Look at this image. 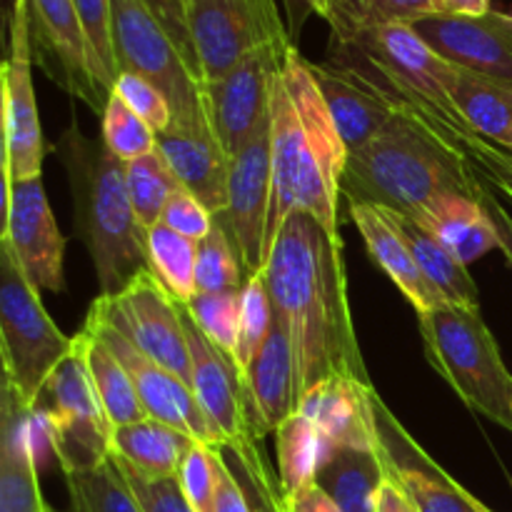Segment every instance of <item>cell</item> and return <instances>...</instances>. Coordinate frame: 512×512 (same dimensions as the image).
<instances>
[{"label":"cell","mask_w":512,"mask_h":512,"mask_svg":"<svg viewBox=\"0 0 512 512\" xmlns=\"http://www.w3.org/2000/svg\"><path fill=\"white\" fill-rule=\"evenodd\" d=\"M260 278L275 320L293 345L298 408L308 390L335 375L370 383L348 303L343 238L295 210L280 228Z\"/></svg>","instance_id":"6da1fadb"},{"label":"cell","mask_w":512,"mask_h":512,"mask_svg":"<svg viewBox=\"0 0 512 512\" xmlns=\"http://www.w3.org/2000/svg\"><path fill=\"white\" fill-rule=\"evenodd\" d=\"M273 190L265 228V260L280 228L295 210L310 213L340 238V183L348 145L315 83L310 60L290 45L270 98Z\"/></svg>","instance_id":"7a4b0ae2"},{"label":"cell","mask_w":512,"mask_h":512,"mask_svg":"<svg viewBox=\"0 0 512 512\" xmlns=\"http://www.w3.org/2000/svg\"><path fill=\"white\" fill-rule=\"evenodd\" d=\"M340 193L348 205H378L410 215L445 193L478 198L480 178L455 140L420 115L405 113L348 153Z\"/></svg>","instance_id":"3957f363"},{"label":"cell","mask_w":512,"mask_h":512,"mask_svg":"<svg viewBox=\"0 0 512 512\" xmlns=\"http://www.w3.org/2000/svg\"><path fill=\"white\" fill-rule=\"evenodd\" d=\"M58 158L73 195L75 238L93 260L100 295H115L148 270L145 230L135 218L125 163L103 143L80 130L75 115L60 133Z\"/></svg>","instance_id":"277c9868"},{"label":"cell","mask_w":512,"mask_h":512,"mask_svg":"<svg viewBox=\"0 0 512 512\" xmlns=\"http://www.w3.org/2000/svg\"><path fill=\"white\" fill-rule=\"evenodd\" d=\"M328 60L353 65L383 83L460 148L473 135L453 100L458 68L440 58L410 23L335 20Z\"/></svg>","instance_id":"5b68a950"},{"label":"cell","mask_w":512,"mask_h":512,"mask_svg":"<svg viewBox=\"0 0 512 512\" xmlns=\"http://www.w3.org/2000/svg\"><path fill=\"white\" fill-rule=\"evenodd\" d=\"M425 355L465 405L512 433V375L480 308L443 303L418 313Z\"/></svg>","instance_id":"8992f818"},{"label":"cell","mask_w":512,"mask_h":512,"mask_svg":"<svg viewBox=\"0 0 512 512\" xmlns=\"http://www.w3.org/2000/svg\"><path fill=\"white\" fill-rule=\"evenodd\" d=\"M68 338L45 310L35 288L15 260L13 250L0 240V353L3 380L33 408L53 370L73 353Z\"/></svg>","instance_id":"52a82bcc"},{"label":"cell","mask_w":512,"mask_h":512,"mask_svg":"<svg viewBox=\"0 0 512 512\" xmlns=\"http://www.w3.org/2000/svg\"><path fill=\"white\" fill-rule=\"evenodd\" d=\"M33 410L63 473L98 468L113 455V425L95 395L83 355L73 353L53 370Z\"/></svg>","instance_id":"ba28073f"},{"label":"cell","mask_w":512,"mask_h":512,"mask_svg":"<svg viewBox=\"0 0 512 512\" xmlns=\"http://www.w3.org/2000/svg\"><path fill=\"white\" fill-rule=\"evenodd\" d=\"M90 310L193 390V358L185 335L183 305L150 270H140L120 293L98 295Z\"/></svg>","instance_id":"9c48e42d"},{"label":"cell","mask_w":512,"mask_h":512,"mask_svg":"<svg viewBox=\"0 0 512 512\" xmlns=\"http://www.w3.org/2000/svg\"><path fill=\"white\" fill-rule=\"evenodd\" d=\"M113 50L118 73H133L153 83L168 98L173 118L205 108L203 83L190 73L178 45L170 40L143 0H110Z\"/></svg>","instance_id":"30bf717a"},{"label":"cell","mask_w":512,"mask_h":512,"mask_svg":"<svg viewBox=\"0 0 512 512\" xmlns=\"http://www.w3.org/2000/svg\"><path fill=\"white\" fill-rule=\"evenodd\" d=\"M33 58L28 0H15L3 63V185L43 178L45 138L35 103Z\"/></svg>","instance_id":"8fae6325"},{"label":"cell","mask_w":512,"mask_h":512,"mask_svg":"<svg viewBox=\"0 0 512 512\" xmlns=\"http://www.w3.org/2000/svg\"><path fill=\"white\" fill-rule=\"evenodd\" d=\"M188 13L203 83L225 78L263 45L290 38L275 0H195Z\"/></svg>","instance_id":"7c38bea8"},{"label":"cell","mask_w":512,"mask_h":512,"mask_svg":"<svg viewBox=\"0 0 512 512\" xmlns=\"http://www.w3.org/2000/svg\"><path fill=\"white\" fill-rule=\"evenodd\" d=\"M290 45V38L263 45L240 60L225 78L203 83L210 125L230 158L253 138L263 120L270 118L273 85L283 70Z\"/></svg>","instance_id":"4fadbf2b"},{"label":"cell","mask_w":512,"mask_h":512,"mask_svg":"<svg viewBox=\"0 0 512 512\" xmlns=\"http://www.w3.org/2000/svg\"><path fill=\"white\" fill-rule=\"evenodd\" d=\"M273 190V138L270 118L263 120L253 138L230 158L228 205L218 213L235 253L245 270V278L260 275L265 265V228Z\"/></svg>","instance_id":"5bb4252c"},{"label":"cell","mask_w":512,"mask_h":512,"mask_svg":"<svg viewBox=\"0 0 512 512\" xmlns=\"http://www.w3.org/2000/svg\"><path fill=\"white\" fill-rule=\"evenodd\" d=\"M85 325L108 345L110 353L128 370L135 393H138L145 415L150 420L183 430L190 438L210 445V448H223V438L213 428V423L205 418L203 408L195 400V393L183 380L175 378L168 368L150 360L145 353H140L125 335H120L113 325L105 323L93 310H88Z\"/></svg>","instance_id":"9a60e30c"},{"label":"cell","mask_w":512,"mask_h":512,"mask_svg":"<svg viewBox=\"0 0 512 512\" xmlns=\"http://www.w3.org/2000/svg\"><path fill=\"white\" fill-rule=\"evenodd\" d=\"M375 425H378V455L385 475L408 495L418 512H483V503L455 483L418 440L403 428L393 410L375 393Z\"/></svg>","instance_id":"2e32d148"},{"label":"cell","mask_w":512,"mask_h":512,"mask_svg":"<svg viewBox=\"0 0 512 512\" xmlns=\"http://www.w3.org/2000/svg\"><path fill=\"white\" fill-rule=\"evenodd\" d=\"M0 240L13 250L15 260L35 288L63 293L65 238L60 235L53 210L45 198L43 178L5 185V218Z\"/></svg>","instance_id":"e0dca14e"},{"label":"cell","mask_w":512,"mask_h":512,"mask_svg":"<svg viewBox=\"0 0 512 512\" xmlns=\"http://www.w3.org/2000/svg\"><path fill=\"white\" fill-rule=\"evenodd\" d=\"M33 53L45 73L70 95L103 115L108 95L95 75V60L73 0H28Z\"/></svg>","instance_id":"ac0fdd59"},{"label":"cell","mask_w":512,"mask_h":512,"mask_svg":"<svg viewBox=\"0 0 512 512\" xmlns=\"http://www.w3.org/2000/svg\"><path fill=\"white\" fill-rule=\"evenodd\" d=\"M410 25L450 65L512 90V35L500 10L483 18L438 13Z\"/></svg>","instance_id":"d6986e66"},{"label":"cell","mask_w":512,"mask_h":512,"mask_svg":"<svg viewBox=\"0 0 512 512\" xmlns=\"http://www.w3.org/2000/svg\"><path fill=\"white\" fill-rule=\"evenodd\" d=\"M310 68L328 103L330 115L348 145V153L363 148L398 115L415 113L393 90L353 65L328 60V63H310Z\"/></svg>","instance_id":"ffe728a7"},{"label":"cell","mask_w":512,"mask_h":512,"mask_svg":"<svg viewBox=\"0 0 512 512\" xmlns=\"http://www.w3.org/2000/svg\"><path fill=\"white\" fill-rule=\"evenodd\" d=\"M45 440L38 413L3 380L0 390V512H53L38 480V453Z\"/></svg>","instance_id":"44dd1931"},{"label":"cell","mask_w":512,"mask_h":512,"mask_svg":"<svg viewBox=\"0 0 512 512\" xmlns=\"http://www.w3.org/2000/svg\"><path fill=\"white\" fill-rule=\"evenodd\" d=\"M158 150L175 178L195 195L213 215L228 205L230 155L210 125L208 110L173 118L163 133H158Z\"/></svg>","instance_id":"7402d4cb"},{"label":"cell","mask_w":512,"mask_h":512,"mask_svg":"<svg viewBox=\"0 0 512 512\" xmlns=\"http://www.w3.org/2000/svg\"><path fill=\"white\" fill-rule=\"evenodd\" d=\"M248 433L263 443L293 413H298V380L288 330L273 320L268 340L240 375Z\"/></svg>","instance_id":"603a6c76"},{"label":"cell","mask_w":512,"mask_h":512,"mask_svg":"<svg viewBox=\"0 0 512 512\" xmlns=\"http://www.w3.org/2000/svg\"><path fill=\"white\" fill-rule=\"evenodd\" d=\"M298 413L308 415L318 428L325 460L340 448L378 450L375 388L370 383L335 375L303 395Z\"/></svg>","instance_id":"cb8c5ba5"},{"label":"cell","mask_w":512,"mask_h":512,"mask_svg":"<svg viewBox=\"0 0 512 512\" xmlns=\"http://www.w3.org/2000/svg\"><path fill=\"white\" fill-rule=\"evenodd\" d=\"M185 335H188L190 358H193V393L205 418L213 423L223 438V448L238 443L248 433L243 410V390L233 358L215 348L203 330L193 323L183 305Z\"/></svg>","instance_id":"d4e9b609"},{"label":"cell","mask_w":512,"mask_h":512,"mask_svg":"<svg viewBox=\"0 0 512 512\" xmlns=\"http://www.w3.org/2000/svg\"><path fill=\"white\" fill-rule=\"evenodd\" d=\"M348 215L355 228H358V233L363 235L365 248H368L373 263L393 280L395 288L408 298L415 313L443 305V298L425 280L408 243L390 220L388 210L378 208V205H348Z\"/></svg>","instance_id":"484cf974"},{"label":"cell","mask_w":512,"mask_h":512,"mask_svg":"<svg viewBox=\"0 0 512 512\" xmlns=\"http://www.w3.org/2000/svg\"><path fill=\"white\" fill-rule=\"evenodd\" d=\"M480 195V193H478ZM410 218L423 225L438 243H443L463 265L475 263L500 248L493 220L485 213L480 198L465 193H445L430 200Z\"/></svg>","instance_id":"4316f807"},{"label":"cell","mask_w":512,"mask_h":512,"mask_svg":"<svg viewBox=\"0 0 512 512\" xmlns=\"http://www.w3.org/2000/svg\"><path fill=\"white\" fill-rule=\"evenodd\" d=\"M198 440L158 420H140L113 430V455L145 480L178 478L183 460Z\"/></svg>","instance_id":"83f0119b"},{"label":"cell","mask_w":512,"mask_h":512,"mask_svg":"<svg viewBox=\"0 0 512 512\" xmlns=\"http://www.w3.org/2000/svg\"><path fill=\"white\" fill-rule=\"evenodd\" d=\"M388 215L395 228H398V233L403 235L405 243H408L410 253H413L418 268L423 270L425 280L433 285V290L443 298V303L480 308L478 285L470 278L468 265L460 263L443 243H438L410 215L398 213V210H388Z\"/></svg>","instance_id":"f1b7e54d"},{"label":"cell","mask_w":512,"mask_h":512,"mask_svg":"<svg viewBox=\"0 0 512 512\" xmlns=\"http://www.w3.org/2000/svg\"><path fill=\"white\" fill-rule=\"evenodd\" d=\"M385 480L378 450L340 448L320 465L315 485L328 493L340 512H375L378 490Z\"/></svg>","instance_id":"f546056e"},{"label":"cell","mask_w":512,"mask_h":512,"mask_svg":"<svg viewBox=\"0 0 512 512\" xmlns=\"http://www.w3.org/2000/svg\"><path fill=\"white\" fill-rule=\"evenodd\" d=\"M73 338L75 348L83 355L90 383H93L95 395H98L110 425H113V428H123V425H133L148 418L138 393H135L128 370H125L123 365H120V360L110 353L108 345H105L88 325H83V330H80L78 335H73Z\"/></svg>","instance_id":"4dcf8cb0"},{"label":"cell","mask_w":512,"mask_h":512,"mask_svg":"<svg viewBox=\"0 0 512 512\" xmlns=\"http://www.w3.org/2000/svg\"><path fill=\"white\" fill-rule=\"evenodd\" d=\"M453 100L465 125L475 135L512 155V90L488 78L460 70L455 75Z\"/></svg>","instance_id":"1f68e13d"},{"label":"cell","mask_w":512,"mask_h":512,"mask_svg":"<svg viewBox=\"0 0 512 512\" xmlns=\"http://www.w3.org/2000/svg\"><path fill=\"white\" fill-rule=\"evenodd\" d=\"M145 253H148L150 273L180 305H188L198 293L195 290L198 243L175 233L165 223H158L145 233Z\"/></svg>","instance_id":"d6a6232c"},{"label":"cell","mask_w":512,"mask_h":512,"mask_svg":"<svg viewBox=\"0 0 512 512\" xmlns=\"http://www.w3.org/2000/svg\"><path fill=\"white\" fill-rule=\"evenodd\" d=\"M275 450H278L280 485L285 495H293L315 483V475L325 460V445L308 415L293 413L275 430Z\"/></svg>","instance_id":"836d02e7"},{"label":"cell","mask_w":512,"mask_h":512,"mask_svg":"<svg viewBox=\"0 0 512 512\" xmlns=\"http://www.w3.org/2000/svg\"><path fill=\"white\" fill-rule=\"evenodd\" d=\"M65 483L73 512H143L113 455L98 468L68 473Z\"/></svg>","instance_id":"e575fe53"},{"label":"cell","mask_w":512,"mask_h":512,"mask_svg":"<svg viewBox=\"0 0 512 512\" xmlns=\"http://www.w3.org/2000/svg\"><path fill=\"white\" fill-rule=\"evenodd\" d=\"M125 178H128V193L133 200L135 218L140 228L148 233L153 225L160 223L168 200L178 193L183 185L175 178L173 168L163 158L158 148L138 160L125 163Z\"/></svg>","instance_id":"d590c367"},{"label":"cell","mask_w":512,"mask_h":512,"mask_svg":"<svg viewBox=\"0 0 512 512\" xmlns=\"http://www.w3.org/2000/svg\"><path fill=\"white\" fill-rule=\"evenodd\" d=\"M223 450L233 455V460H225L230 463L233 473L238 475L240 485H243L245 495L250 500V510L285 512V490L280 485V475H275L270 463L265 460L260 440H255L253 435H245L238 443L228 445Z\"/></svg>","instance_id":"8d00e7d4"},{"label":"cell","mask_w":512,"mask_h":512,"mask_svg":"<svg viewBox=\"0 0 512 512\" xmlns=\"http://www.w3.org/2000/svg\"><path fill=\"white\" fill-rule=\"evenodd\" d=\"M185 313L215 348L233 358L238 345L240 313H243V288L195 293V298L185 305Z\"/></svg>","instance_id":"74e56055"},{"label":"cell","mask_w":512,"mask_h":512,"mask_svg":"<svg viewBox=\"0 0 512 512\" xmlns=\"http://www.w3.org/2000/svg\"><path fill=\"white\" fill-rule=\"evenodd\" d=\"M100 138L108 145L110 153L123 163L143 158L158 148L155 130L118 93H110L100 115Z\"/></svg>","instance_id":"f35d334b"},{"label":"cell","mask_w":512,"mask_h":512,"mask_svg":"<svg viewBox=\"0 0 512 512\" xmlns=\"http://www.w3.org/2000/svg\"><path fill=\"white\" fill-rule=\"evenodd\" d=\"M245 270L235 253L233 240L215 218L208 238L198 243V263H195V290L198 293H218L245 285Z\"/></svg>","instance_id":"ab89813d"},{"label":"cell","mask_w":512,"mask_h":512,"mask_svg":"<svg viewBox=\"0 0 512 512\" xmlns=\"http://www.w3.org/2000/svg\"><path fill=\"white\" fill-rule=\"evenodd\" d=\"M273 303H270V293L265 288V280L260 275L245 280L243 285V313H240V330H238V345H235L233 363L238 375L248 370L255 355L268 340L270 328H273Z\"/></svg>","instance_id":"60d3db41"},{"label":"cell","mask_w":512,"mask_h":512,"mask_svg":"<svg viewBox=\"0 0 512 512\" xmlns=\"http://www.w3.org/2000/svg\"><path fill=\"white\" fill-rule=\"evenodd\" d=\"M75 10L83 23L85 38L90 43V53L95 60V75L103 88V93H113L115 80H118V63H115L113 50V10L110 0H73Z\"/></svg>","instance_id":"b9f144b4"},{"label":"cell","mask_w":512,"mask_h":512,"mask_svg":"<svg viewBox=\"0 0 512 512\" xmlns=\"http://www.w3.org/2000/svg\"><path fill=\"white\" fill-rule=\"evenodd\" d=\"M438 0H338L330 23L358 20V23H415L438 15Z\"/></svg>","instance_id":"7bdbcfd3"},{"label":"cell","mask_w":512,"mask_h":512,"mask_svg":"<svg viewBox=\"0 0 512 512\" xmlns=\"http://www.w3.org/2000/svg\"><path fill=\"white\" fill-rule=\"evenodd\" d=\"M178 483L195 512H213L215 500V448L195 443L178 470Z\"/></svg>","instance_id":"ee69618b"},{"label":"cell","mask_w":512,"mask_h":512,"mask_svg":"<svg viewBox=\"0 0 512 512\" xmlns=\"http://www.w3.org/2000/svg\"><path fill=\"white\" fill-rule=\"evenodd\" d=\"M113 93H118L155 130V135L163 133L173 120V108H170L168 98L140 75L118 73Z\"/></svg>","instance_id":"f6af8a7d"},{"label":"cell","mask_w":512,"mask_h":512,"mask_svg":"<svg viewBox=\"0 0 512 512\" xmlns=\"http://www.w3.org/2000/svg\"><path fill=\"white\" fill-rule=\"evenodd\" d=\"M150 8V13L158 18V23L163 25L165 33L170 35L175 45H178L180 55H183L185 65L190 68V73L203 83V70H200L198 53H195L193 45V33H190V5L188 0H143Z\"/></svg>","instance_id":"bcb514c9"},{"label":"cell","mask_w":512,"mask_h":512,"mask_svg":"<svg viewBox=\"0 0 512 512\" xmlns=\"http://www.w3.org/2000/svg\"><path fill=\"white\" fill-rule=\"evenodd\" d=\"M115 463H118V468L123 470L125 480H128L130 490H133L135 498H138L143 512H195L193 508H190V503H188V498L183 495V490H180L178 478L145 480V478H140L135 470H130L120 458H115Z\"/></svg>","instance_id":"7dc6e473"},{"label":"cell","mask_w":512,"mask_h":512,"mask_svg":"<svg viewBox=\"0 0 512 512\" xmlns=\"http://www.w3.org/2000/svg\"><path fill=\"white\" fill-rule=\"evenodd\" d=\"M160 223H165L168 228H173L175 233L200 243V240L208 238L210 230H213L215 215L210 213L190 190L180 188L178 193L168 200V205H165Z\"/></svg>","instance_id":"c3c4849f"},{"label":"cell","mask_w":512,"mask_h":512,"mask_svg":"<svg viewBox=\"0 0 512 512\" xmlns=\"http://www.w3.org/2000/svg\"><path fill=\"white\" fill-rule=\"evenodd\" d=\"M463 148L478 178H483L490 188L500 190L512 200V155L475 133L465 138Z\"/></svg>","instance_id":"681fc988"},{"label":"cell","mask_w":512,"mask_h":512,"mask_svg":"<svg viewBox=\"0 0 512 512\" xmlns=\"http://www.w3.org/2000/svg\"><path fill=\"white\" fill-rule=\"evenodd\" d=\"M213 512H253L250 500L240 485L238 475L233 473L230 463L225 460L223 450L215 448V500Z\"/></svg>","instance_id":"f907efd6"},{"label":"cell","mask_w":512,"mask_h":512,"mask_svg":"<svg viewBox=\"0 0 512 512\" xmlns=\"http://www.w3.org/2000/svg\"><path fill=\"white\" fill-rule=\"evenodd\" d=\"M480 203H483L485 213H488V218L493 220L495 225V233H498V243H500V250L505 253V260H508V265L512 268V215L505 210V205L500 203L498 195L493 193V188H490L488 183H485L483 178H480Z\"/></svg>","instance_id":"816d5d0a"},{"label":"cell","mask_w":512,"mask_h":512,"mask_svg":"<svg viewBox=\"0 0 512 512\" xmlns=\"http://www.w3.org/2000/svg\"><path fill=\"white\" fill-rule=\"evenodd\" d=\"M285 512H340L320 485H308L293 495H285Z\"/></svg>","instance_id":"f5cc1de1"},{"label":"cell","mask_w":512,"mask_h":512,"mask_svg":"<svg viewBox=\"0 0 512 512\" xmlns=\"http://www.w3.org/2000/svg\"><path fill=\"white\" fill-rule=\"evenodd\" d=\"M300 3L305 5V10H308V13H318L320 18L328 20L330 23V18H333V13H335V3H338V0H285V8H288V15H290V33H298L300 25H303V20H305L303 13H300V8H298Z\"/></svg>","instance_id":"db71d44e"},{"label":"cell","mask_w":512,"mask_h":512,"mask_svg":"<svg viewBox=\"0 0 512 512\" xmlns=\"http://www.w3.org/2000/svg\"><path fill=\"white\" fill-rule=\"evenodd\" d=\"M375 512H418L415 505L410 503L408 495L398 488V483L385 475L383 485L378 490V505H375Z\"/></svg>","instance_id":"11a10c76"},{"label":"cell","mask_w":512,"mask_h":512,"mask_svg":"<svg viewBox=\"0 0 512 512\" xmlns=\"http://www.w3.org/2000/svg\"><path fill=\"white\" fill-rule=\"evenodd\" d=\"M493 0H438L440 15H463V18H483L488 15Z\"/></svg>","instance_id":"9f6ffc18"},{"label":"cell","mask_w":512,"mask_h":512,"mask_svg":"<svg viewBox=\"0 0 512 512\" xmlns=\"http://www.w3.org/2000/svg\"><path fill=\"white\" fill-rule=\"evenodd\" d=\"M503 18H505V25H508V30L512 35V10H510V13H503Z\"/></svg>","instance_id":"6f0895ef"},{"label":"cell","mask_w":512,"mask_h":512,"mask_svg":"<svg viewBox=\"0 0 512 512\" xmlns=\"http://www.w3.org/2000/svg\"><path fill=\"white\" fill-rule=\"evenodd\" d=\"M480 510H483V512H493V510H490V508H488V505H483V508H480Z\"/></svg>","instance_id":"680465c9"},{"label":"cell","mask_w":512,"mask_h":512,"mask_svg":"<svg viewBox=\"0 0 512 512\" xmlns=\"http://www.w3.org/2000/svg\"><path fill=\"white\" fill-rule=\"evenodd\" d=\"M190 3H195V0H188V5H190Z\"/></svg>","instance_id":"91938a15"}]
</instances>
